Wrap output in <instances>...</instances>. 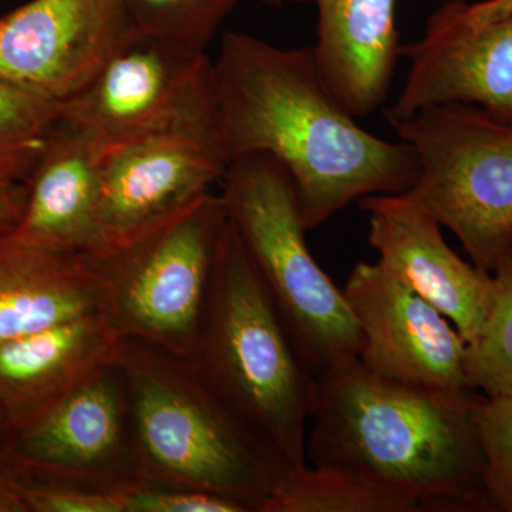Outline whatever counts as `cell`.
<instances>
[{
  "mask_svg": "<svg viewBox=\"0 0 512 512\" xmlns=\"http://www.w3.org/2000/svg\"><path fill=\"white\" fill-rule=\"evenodd\" d=\"M13 476L86 490L143 483L131 433L126 380L113 362L77 384L0 450Z\"/></svg>",
  "mask_w": 512,
  "mask_h": 512,
  "instance_id": "obj_9",
  "label": "cell"
},
{
  "mask_svg": "<svg viewBox=\"0 0 512 512\" xmlns=\"http://www.w3.org/2000/svg\"><path fill=\"white\" fill-rule=\"evenodd\" d=\"M510 12H512V0H481L477 3H468L467 8L468 18L476 22L498 18Z\"/></svg>",
  "mask_w": 512,
  "mask_h": 512,
  "instance_id": "obj_27",
  "label": "cell"
},
{
  "mask_svg": "<svg viewBox=\"0 0 512 512\" xmlns=\"http://www.w3.org/2000/svg\"><path fill=\"white\" fill-rule=\"evenodd\" d=\"M318 12L313 47L323 82L355 119L383 106L402 50L397 0H308Z\"/></svg>",
  "mask_w": 512,
  "mask_h": 512,
  "instance_id": "obj_17",
  "label": "cell"
},
{
  "mask_svg": "<svg viewBox=\"0 0 512 512\" xmlns=\"http://www.w3.org/2000/svg\"><path fill=\"white\" fill-rule=\"evenodd\" d=\"M62 119L106 153L156 134L218 131L214 62L200 50L136 33L92 82L62 101Z\"/></svg>",
  "mask_w": 512,
  "mask_h": 512,
  "instance_id": "obj_8",
  "label": "cell"
},
{
  "mask_svg": "<svg viewBox=\"0 0 512 512\" xmlns=\"http://www.w3.org/2000/svg\"><path fill=\"white\" fill-rule=\"evenodd\" d=\"M262 512H419L367 478L329 466L292 468Z\"/></svg>",
  "mask_w": 512,
  "mask_h": 512,
  "instance_id": "obj_19",
  "label": "cell"
},
{
  "mask_svg": "<svg viewBox=\"0 0 512 512\" xmlns=\"http://www.w3.org/2000/svg\"><path fill=\"white\" fill-rule=\"evenodd\" d=\"M62 120V101L0 79V178L25 183Z\"/></svg>",
  "mask_w": 512,
  "mask_h": 512,
  "instance_id": "obj_20",
  "label": "cell"
},
{
  "mask_svg": "<svg viewBox=\"0 0 512 512\" xmlns=\"http://www.w3.org/2000/svg\"><path fill=\"white\" fill-rule=\"evenodd\" d=\"M220 184L229 221L309 370L318 379L356 360L362 336L355 316L309 251L285 168L268 154H249L229 163Z\"/></svg>",
  "mask_w": 512,
  "mask_h": 512,
  "instance_id": "obj_5",
  "label": "cell"
},
{
  "mask_svg": "<svg viewBox=\"0 0 512 512\" xmlns=\"http://www.w3.org/2000/svg\"><path fill=\"white\" fill-rule=\"evenodd\" d=\"M134 30L205 52L239 0H121Z\"/></svg>",
  "mask_w": 512,
  "mask_h": 512,
  "instance_id": "obj_22",
  "label": "cell"
},
{
  "mask_svg": "<svg viewBox=\"0 0 512 512\" xmlns=\"http://www.w3.org/2000/svg\"><path fill=\"white\" fill-rule=\"evenodd\" d=\"M481 399L393 382L352 360L318 377L306 464L352 471L419 512H491Z\"/></svg>",
  "mask_w": 512,
  "mask_h": 512,
  "instance_id": "obj_2",
  "label": "cell"
},
{
  "mask_svg": "<svg viewBox=\"0 0 512 512\" xmlns=\"http://www.w3.org/2000/svg\"><path fill=\"white\" fill-rule=\"evenodd\" d=\"M0 512H25L6 468L0 464Z\"/></svg>",
  "mask_w": 512,
  "mask_h": 512,
  "instance_id": "obj_28",
  "label": "cell"
},
{
  "mask_svg": "<svg viewBox=\"0 0 512 512\" xmlns=\"http://www.w3.org/2000/svg\"><path fill=\"white\" fill-rule=\"evenodd\" d=\"M9 476L25 512H127L128 494L133 488L86 490Z\"/></svg>",
  "mask_w": 512,
  "mask_h": 512,
  "instance_id": "obj_24",
  "label": "cell"
},
{
  "mask_svg": "<svg viewBox=\"0 0 512 512\" xmlns=\"http://www.w3.org/2000/svg\"><path fill=\"white\" fill-rule=\"evenodd\" d=\"M25 201V183L0 178V234L12 231L16 227Z\"/></svg>",
  "mask_w": 512,
  "mask_h": 512,
  "instance_id": "obj_26",
  "label": "cell"
},
{
  "mask_svg": "<svg viewBox=\"0 0 512 512\" xmlns=\"http://www.w3.org/2000/svg\"><path fill=\"white\" fill-rule=\"evenodd\" d=\"M477 426L488 500L493 511L512 512V399L483 396Z\"/></svg>",
  "mask_w": 512,
  "mask_h": 512,
  "instance_id": "obj_23",
  "label": "cell"
},
{
  "mask_svg": "<svg viewBox=\"0 0 512 512\" xmlns=\"http://www.w3.org/2000/svg\"><path fill=\"white\" fill-rule=\"evenodd\" d=\"M120 339L109 318L94 312L0 343V407L8 436L110 363Z\"/></svg>",
  "mask_w": 512,
  "mask_h": 512,
  "instance_id": "obj_16",
  "label": "cell"
},
{
  "mask_svg": "<svg viewBox=\"0 0 512 512\" xmlns=\"http://www.w3.org/2000/svg\"><path fill=\"white\" fill-rule=\"evenodd\" d=\"M111 362L126 380L144 481L221 494L251 512L264 510L293 467L194 360L121 338Z\"/></svg>",
  "mask_w": 512,
  "mask_h": 512,
  "instance_id": "obj_3",
  "label": "cell"
},
{
  "mask_svg": "<svg viewBox=\"0 0 512 512\" xmlns=\"http://www.w3.org/2000/svg\"><path fill=\"white\" fill-rule=\"evenodd\" d=\"M259 2L264 3V5L274 6V8H279V6H284L285 3H288V2L308 3V0H259Z\"/></svg>",
  "mask_w": 512,
  "mask_h": 512,
  "instance_id": "obj_30",
  "label": "cell"
},
{
  "mask_svg": "<svg viewBox=\"0 0 512 512\" xmlns=\"http://www.w3.org/2000/svg\"><path fill=\"white\" fill-rule=\"evenodd\" d=\"M103 288L83 255L30 247L0 234V343L87 313L103 312Z\"/></svg>",
  "mask_w": 512,
  "mask_h": 512,
  "instance_id": "obj_18",
  "label": "cell"
},
{
  "mask_svg": "<svg viewBox=\"0 0 512 512\" xmlns=\"http://www.w3.org/2000/svg\"><path fill=\"white\" fill-rule=\"evenodd\" d=\"M491 275L490 308L476 339L468 343V383L490 399H512V249Z\"/></svg>",
  "mask_w": 512,
  "mask_h": 512,
  "instance_id": "obj_21",
  "label": "cell"
},
{
  "mask_svg": "<svg viewBox=\"0 0 512 512\" xmlns=\"http://www.w3.org/2000/svg\"><path fill=\"white\" fill-rule=\"evenodd\" d=\"M359 205L377 261L473 342L490 308L493 275L451 249L440 222L410 192L372 195Z\"/></svg>",
  "mask_w": 512,
  "mask_h": 512,
  "instance_id": "obj_14",
  "label": "cell"
},
{
  "mask_svg": "<svg viewBox=\"0 0 512 512\" xmlns=\"http://www.w3.org/2000/svg\"><path fill=\"white\" fill-rule=\"evenodd\" d=\"M467 8L466 0H447L431 13L423 37L402 45L409 69L402 92L386 111L390 126L446 104L512 121V12L476 22Z\"/></svg>",
  "mask_w": 512,
  "mask_h": 512,
  "instance_id": "obj_11",
  "label": "cell"
},
{
  "mask_svg": "<svg viewBox=\"0 0 512 512\" xmlns=\"http://www.w3.org/2000/svg\"><path fill=\"white\" fill-rule=\"evenodd\" d=\"M228 165L217 130L156 134L107 151L99 198L103 247L207 194Z\"/></svg>",
  "mask_w": 512,
  "mask_h": 512,
  "instance_id": "obj_13",
  "label": "cell"
},
{
  "mask_svg": "<svg viewBox=\"0 0 512 512\" xmlns=\"http://www.w3.org/2000/svg\"><path fill=\"white\" fill-rule=\"evenodd\" d=\"M106 151L82 128L60 120L25 180L26 201L12 235L30 247L89 254L103 247L99 225Z\"/></svg>",
  "mask_w": 512,
  "mask_h": 512,
  "instance_id": "obj_15",
  "label": "cell"
},
{
  "mask_svg": "<svg viewBox=\"0 0 512 512\" xmlns=\"http://www.w3.org/2000/svg\"><path fill=\"white\" fill-rule=\"evenodd\" d=\"M190 359L293 468L305 466L318 379L293 345L231 221Z\"/></svg>",
  "mask_w": 512,
  "mask_h": 512,
  "instance_id": "obj_4",
  "label": "cell"
},
{
  "mask_svg": "<svg viewBox=\"0 0 512 512\" xmlns=\"http://www.w3.org/2000/svg\"><path fill=\"white\" fill-rule=\"evenodd\" d=\"M127 512H251L247 505L225 495L188 488L143 483L128 494Z\"/></svg>",
  "mask_w": 512,
  "mask_h": 512,
  "instance_id": "obj_25",
  "label": "cell"
},
{
  "mask_svg": "<svg viewBox=\"0 0 512 512\" xmlns=\"http://www.w3.org/2000/svg\"><path fill=\"white\" fill-rule=\"evenodd\" d=\"M136 33L121 0H32L0 19V79L69 99Z\"/></svg>",
  "mask_w": 512,
  "mask_h": 512,
  "instance_id": "obj_12",
  "label": "cell"
},
{
  "mask_svg": "<svg viewBox=\"0 0 512 512\" xmlns=\"http://www.w3.org/2000/svg\"><path fill=\"white\" fill-rule=\"evenodd\" d=\"M8 439V427H6L5 417H3L2 407H0V450L5 446V441Z\"/></svg>",
  "mask_w": 512,
  "mask_h": 512,
  "instance_id": "obj_29",
  "label": "cell"
},
{
  "mask_svg": "<svg viewBox=\"0 0 512 512\" xmlns=\"http://www.w3.org/2000/svg\"><path fill=\"white\" fill-rule=\"evenodd\" d=\"M217 126L229 163L268 154L291 177L303 224L320 227L353 201L413 187L409 144L357 124L323 82L313 47H278L228 32L214 62Z\"/></svg>",
  "mask_w": 512,
  "mask_h": 512,
  "instance_id": "obj_1",
  "label": "cell"
},
{
  "mask_svg": "<svg viewBox=\"0 0 512 512\" xmlns=\"http://www.w3.org/2000/svg\"><path fill=\"white\" fill-rule=\"evenodd\" d=\"M342 291L362 336L357 360L369 372L410 386L473 390L467 340L379 261L357 262Z\"/></svg>",
  "mask_w": 512,
  "mask_h": 512,
  "instance_id": "obj_10",
  "label": "cell"
},
{
  "mask_svg": "<svg viewBox=\"0 0 512 512\" xmlns=\"http://www.w3.org/2000/svg\"><path fill=\"white\" fill-rule=\"evenodd\" d=\"M229 218L220 194L201 195L128 237L82 254L103 288L120 338L194 355Z\"/></svg>",
  "mask_w": 512,
  "mask_h": 512,
  "instance_id": "obj_6",
  "label": "cell"
},
{
  "mask_svg": "<svg viewBox=\"0 0 512 512\" xmlns=\"http://www.w3.org/2000/svg\"><path fill=\"white\" fill-rule=\"evenodd\" d=\"M392 127L419 160V177L407 192L491 274L512 249V121L446 104Z\"/></svg>",
  "mask_w": 512,
  "mask_h": 512,
  "instance_id": "obj_7",
  "label": "cell"
}]
</instances>
